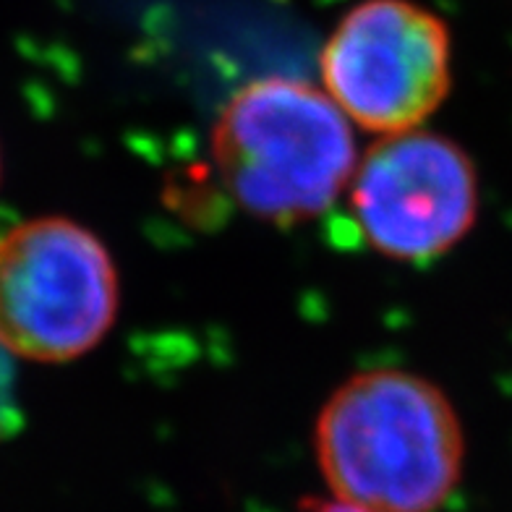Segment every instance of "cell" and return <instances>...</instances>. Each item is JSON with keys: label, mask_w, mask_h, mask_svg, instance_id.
Here are the masks:
<instances>
[{"label": "cell", "mask_w": 512, "mask_h": 512, "mask_svg": "<svg viewBox=\"0 0 512 512\" xmlns=\"http://www.w3.org/2000/svg\"><path fill=\"white\" fill-rule=\"evenodd\" d=\"M314 445L332 497L369 512H437L463 476L458 413L411 371L374 369L340 384Z\"/></svg>", "instance_id": "cell-1"}, {"label": "cell", "mask_w": 512, "mask_h": 512, "mask_svg": "<svg viewBox=\"0 0 512 512\" xmlns=\"http://www.w3.org/2000/svg\"><path fill=\"white\" fill-rule=\"evenodd\" d=\"M217 173L246 212L301 223L330 209L356 168L351 121L327 92L267 76L225 102L212 131Z\"/></svg>", "instance_id": "cell-2"}, {"label": "cell", "mask_w": 512, "mask_h": 512, "mask_svg": "<svg viewBox=\"0 0 512 512\" xmlns=\"http://www.w3.org/2000/svg\"><path fill=\"white\" fill-rule=\"evenodd\" d=\"M118 275L95 233L37 217L0 238V348L32 361H71L115 322Z\"/></svg>", "instance_id": "cell-3"}, {"label": "cell", "mask_w": 512, "mask_h": 512, "mask_svg": "<svg viewBox=\"0 0 512 512\" xmlns=\"http://www.w3.org/2000/svg\"><path fill=\"white\" fill-rule=\"evenodd\" d=\"M450 74V29L416 0H361L322 50L327 95L382 136L421 126L450 92Z\"/></svg>", "instance_id": "cell-4"}, {"label": "cell", "mask_w": 512, "mask_h": 512, "mask_svg": "<svg viewBox=\"0 0 512 512\" xmlns=\"http://www.w3.org/2000/svg\"><path fill=\"white\" fill-rule=\"evenodd\" d=\"M353 209L384 256L424 262L473 228L479 178L471 157L432 131L382 136L353 173Z\"/></svg>", "instance_id": "cell-5"}, {"label": "cell", "mask_w": 512, "mask_h": 512, "mask_svg": "<svg viewBox=\"0 0 512 512\" xmlns=\"http://www.w3.org/2000/svg\"><path fill=\"white\" fill-rule=\"evenodd\" d=\"M16 424H19V413H16L14 395H11V369H8L6 358L0 356V439L6 437Z\"/></svg>", "instance_id": "cell-6"}, {"label": "cell", "mask_w": 512, "mask_h": 512, "mask_svg": "<svg viewBox=\"0 0 512 512\" xmlns=\"http://www.w3.org/2000/svg\"><path fill=\"white\" fill-rule=\"evenodd\" d=\"M298 512H369V510L351 505V502H343V499L332 497V499H311V502L301 505V510Z\"/></svg>", "instance_id": "cell-7"}]
</instances>
